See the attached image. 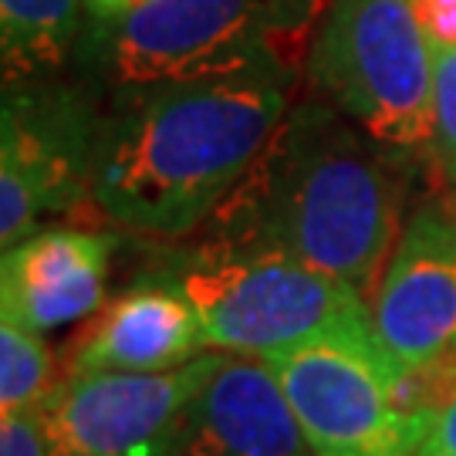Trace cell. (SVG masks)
I'll use <instances>...</instances> for the list:
<instances>
[{
	"instance_id": "obj_1",
	"label": "cell",
	"mask_w": 456,
	"mask_h": 456,
	"mask_svg": "<svg viewBox=\"0 0 456 456\" xmlns=\"http://www.w3.org/2000/svg\"><path fill=\"white\" fill-rule=\"evenodd\" d=\"M291 95L294 68H250L105 98L95 213L159 240L203 230L261 156Z\"/></svg>"
},
{
	"instance_id": "obj_2",
	"label": "cell",
	"mask_w": 456,
	"mask_h": 456,
	"mask_svg": "<svg viewBox=\"0 0 456 456\" xmlns=\"http://www.w3.org/2000/svg\"><path fill=\"white\" fill-rule=\"evenodd\" d=\"M403 173L335 105L308 95L200 233L284 254L372 301L403 233Z\"/></svg>"
},
{
	"instance_id": "obj_3",
	"label": "cell",
	"mask_w": 456,
	"mask_h": 456,
	"mask_svg": "<svg viewBox=\"0 0 456 456\" xmlns=\"http://www.w3.org/2000/svg\"><path fill=\"white\" fill-rule=\"evenodd\" d=\"M331 0H146L118 20H88L78 78L98 98L152 85L294 68Z\"/></svg>"
},
{
	"instance_id": "obj_4",
	"label": "cell",
	"mask_w": 456,
	"mask_h": 456,
	"mask_svg": "<svg viewBox=\"0 0 456 456\" xmlns=\"http://www.w3.org/2000/svg\"><path fill=\"white\" fill-rule=\"evenodd\" d=\"M308 82L399 166L433 159L436 48L412 0H331L311 34Z\"/></svg>"
},
{
	"instance_id": "obj_5",
	"label": "cell",
	"mask_w": 456,
	"mask_h": 456,
	"mask_svg": "<svg viewBox=\"0 0 456 456\" xmlns=\"http://www.w3.org/2000/svg\"><path fill=\"white\" fill-rule=\"evenodd\" d=\"M149 281L180 291L207 352L274 359L369 311L355 288L274 250L200 240L166 254Z\"/></svg>"
},
{
	"instance_id": "obj_6",
	"label": "cell",
	"mask_w": 456,
	"mask_h": 456,
	"mask_svg": "<svg viewBox=\"0 0 456 456\" xmlns=\"http://www.w3.org/2000/svg\"><path fill=\"white\" fill-rule=\"evenodd\" d=\"M264 362L314 456H416L429 436L403 409V375L375 342L369 311Z\"/></svg>"
},
{
	"instance_id": "obj_7",
	"label": "cell",
	"mask_w": 456,
	"mask_h": 456,
	"mask_svg": "<svg viewBox=\"0 0 456 456\" xmlns=\"http://www.w3.org/2000/svg\"><path fill=\"white\" fill-rule=\"evenodd\" d=\"M102 98L82 78L4 88L0 105V247L48 230V220L95 213Z\"/></svg>"
},
{
	"instance_id": "obj_8",
	"label": "cell",
	"mask_w": 456,
	"mask_h": 456,
	"mask_svg": "<svg viewBox=\"0 0 456 456\" xmlns=\"http://www.w3.org/2000/svg\"><path fill=\"white\" fill-rule=\"evenodd\" d=\"M213 352L169 372L68 375L45 412L48 456H149L200 379Z\"/></svg>"
},
{
	"instance_id": "obj_9",
	"label": "cell",
	"mask_w": 456,
	"mask_h": 456,
	"mask_svg": "<svg viewBox=\"0 0 456 456\" xmlns=\"http://www.w3.org/2000/svg\"><path fill=\"white\" fill-rule=\"evenodd\" d=\"M369 328L399 375L456 345V210H412L369 301Z\"/></svg>"
},
{
	"instance_id": "obj_10",
	"label": "cell",
	"mask_w": 456,
	"mask_h": 456,
	"mask_svg": "<svg viewBox=\"0 0 456 456\" xmlns=\"http://www.w3.org/2000/svg\"><path fill=\"white\" fill-rule=\"evenodd\" d=\"M149 456H314L274 369L213 352L210 369Z\"/></svg>"
},
{
	"instance_id": "obj_11",
	"label": "cell",
	"mask_w": 456,
	"mask_h": 456,
	"mask_svg": "<svg viewBox=\"0 0 456 456\" xmlns=\"http://www.w3.org/2000/svg\"><path fill=\"white\" fill-rule=\"evenodd\" d=\"M115 233L48 227L4 250L0 261V322L45 335L98 314L105 301Z\"/></svg>"
},
{
	"instance_id": "obj_12",
	"label": "cell",
	"mask_w": 456,
	"mask_h": 456,
	"mask_svg": "<svg viewBox=\"0 0 456 456\" xmlns=\"http://www.w3.org/2000/svg\"><path fill=\"white\" fill-rule=\"evenodd\" d=\"M207 352L203 328L186 297L142 277L135 288L102 305L95 322L71 348L65 375L169 372Z\"/></svg>"
},
{
	"instance_id": "obj_13",
	"label": "cell",
	"mask_w": 456,
	"mask_h": 456,
	"mask_svg": "<svg viewBox=\"0 0 456 456\" xmlns=\"http://www.w3.org/2000/svg\"><path fill=\"white\" fill-rule=\"evenodd\" d=\"M88 20L85 0H0L4 88L54 82L78 65Z\"/></svg>"
},
{
	"instance_id": "obj_14",
	"label": "cell",
	"mask_w": 456,
	"mask_h": 456,
	"mask_svg": "<svg viewBox=\"0 0 456 456\" xmlns=\"http://www.w3.org/2000/svg\"><path fill=\"white\" fill-rule=\"evenodd\" d=\"M58 386L61 379L45 335L0 322V416L41 409Z\"/></svg>"
},
{
	"instance_id": "obj_15",
	"label": "cell",
	"mask_w": 456,
	"mask_h": 456,
	"mask_svg": "<svg viewBox=\"0 0 456 456\" xmlns=\"http://www.w3.org/2000/svg\"><path fill=\"white\" fill-rule=\"evenodd\" d=\"M433 166L456 186V51L436 54V132Z\"/></svg>"
},
{
	"instance_id": "obj_16",
	"label": "cell",
	"mask_w": 456,
	"mask_h": 456,
	"mask_svg": "<svg viewBox=\"0 0 456 456\" xmlns=\"http://www.w3.org/2000/svg\"><path fill=\"white\" fill-rule=\"evenodd\" d=\"M0 456H48V433L41 409L0 416Z\"/></svg>"
},
{
	"instance_id": "obj_17",
	"label": "cell",
	"mask_w": 456,
	"mask_h": 456,
	"mask_svg": "<svg viewBox=\"0 0 456 456\" xmlns=\"http://www.w3.org/2000/svg\"><path fill=\"white\" fill-rule=\"evenodd\" d=\"M412 14L436 54L456 51V0H412Z\"/></svg>"
},
{
	"instance_id": "obj_18",
	"label": "cell",
	"mask_w": 456,
	"mask_h": 456,
	"mask_svg": "<svg viewBox=\"0 0 456 456\" xmlns=\"http://www.w3.org/2000/svg\"><path fill=\"white\" fill-rule=\"evenodd\" d=\"M416 456H456V403L436 419Z\"/></svg>"
},
{
	"instance_id": "obj_19",
	"label": "cell",
	"mask_w": 456,
	"mask_h": 456,
	"mask_svg": "<svg viewBox=\"0 0 456 456\" xmlns=\"http://www.w3.org/2000/svg\"><path fill=\"white\" fill-rule=\"evenodd\" d=\"M85 4L98 20H118V17L132 14L135 7H142L146 0H85Z\"/></svg>"
},
{
	"instance_id": "obj_20",
	"label": "cell",
	"mask_w": 456,
	"mask_h": 456,
	"mask_svg": "<svg viewBox=\"0 0 456 456\" xmlns=\"http://www.w3.org/2000/svg\"><path fill=\"white\" fill-rule=\"evenodd\" d=\"M450 203H453V210H456V186H453V196H450Z\"/></svg>"
}]
</instances>
